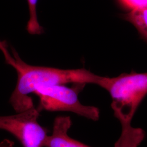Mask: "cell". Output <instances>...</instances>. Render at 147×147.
Listing matches in <instances>:
<instances>
[{
	"label": "cell",
	"mask_w": 147,
	"mask_h": 147,
	"mask_svg": "<svg viewBox=\"0 0 147 147\" xmlns=\"http://www.w3.org/2000/svg\"><path fill=\"white\" fill-rule=\"evenodd\" d=\"M11 48L12 54L8 51L6 41L0 40V50L3 54L5 62L15 69L18 74L17 84L9 99L17 113L34 107L29 95L40 86L70 83L91 84L100 86L103 79V76L95 75L85 68L61 69L31 65L21 59L13 47Z\"/></svg>",
	"instance_id": "cell-1"
},
{
	"label": "cell",
	"mask_w": 147,
	"mask_h": 147,
	"mask_svg": "<svg viewBox=\"0 0 147 147\" xmlns=\"http://www.w3.org/2000/svg\"><path fill=\"white\" fill-rule=\"evenodd\" d=\"M101 87L110 93L111 108L121 126V136L115 147H139L146 137V132L134 127L131 122L147 95V73L132 71L115 78L105 77Z\"/></svg>",
	"instance_id": "cell-2"
},
{
	"label": "cell",
	"mask_w": 147,
	"mask_h": 147,
	"mask_svg": "<svg viewBox=\"0 0 147 147\" xmlns=\"http://www.w3.org/2000/svg\"><path fill=\"white\" fill-rule=\"evenodd\" d=\"M39 99L38 110L56 112H70L87 119L98 121L99 109L95 106L83 105L80 101L76 89L64 84H53L38 87L34 92Z\"/></svg>",
	"instance_id": "cell-3"
},
{
	"label": "cell",
	"mask_w": 147,
	"mask_h": 147,
	"mask_svg": "<svg viewBox=\"0 0 147 147\" xmlns=\"http://www.w3.org/2000/svg\"><path fill=\"white\" fill-rule=\"evenodd\" d=\"M39 113L34 107L14 115L0 116V129L13 135L23 147H42L47 130L38 123Z\"/></svg>",
	"instance_id": "cell-4"
},
{
	"label": "cell",
	"mask_w": 147,
	"mask_h": 147,
	"mask_svg": "<svg viewBox=\"0 0 147 147\" xmlns=\"http://www.w3.org/2000/svg\"><path fill=\"white\" fill-rule=\"evenodd\" d=\"M71 125L69 116L56 117L53 121V133L47 135L42 147H90L69 136Z\"/></svg>",
	"instance_id": "cell-5"
},
{
	"label": "cell",
	"mask_w": 147,
	"mask_h": 147,
	"mask_svg": "<svg viewBox=\"0 0 147 147\" xmlns=\"http://www.w3.org/2000/svg\"><path fill=\"white\" fill-rule=\"evenodd\" d=\"M147 7L131 10L124 16L126 21L130 22L136 28L144 40L147 39Z\"/></svg>",
	"instance_id": "cell-6"
},
{
	"label": "cell",
	"mask_w": 147,
	"mask_h": 147,
	"mask_svg": "<svg viewBox=\"0 0 147 147\" xmlns=\"http://www.w3.org/2000/svg\"><path fill=\"white\" fill-rule=\"evenodd\" d=\"M30 12V19L27 25V30L31 34H40L43 32V28L38 20L37 5L38 0H27Z\"/></svg>",
	"instance_id": "cell-7"
},
{
	"label": "cell",
	"mask_w": 147,
	"mask_h": 147,
	"mask_svg": "<svg viewBox=\"0 0 147 147\" xmlns=\"http://www.w3.org/2000/svg\"><path fill=\"white\" fill-rule=\"evenodd\" d=\"M127 9L133 10L147 7V0H119Z\"/></svg>",
	"instance_id": "cell-8"
},
{
	"label": "cell",
	"mask_w": 147,
	"mask_h": 147,
	"mask_svg": "<svg viewBox=\"0 0 147 147\" xmlns=\"http://www.w3.org/2000/svg\"><path fill=\"white\" fill-rule=\"evenodd\" d=\"M14 143L9 140L5 139L0 142V147H13Z\"/></svg>",
	"instance_id": "cell-9"
}]
</instances>
